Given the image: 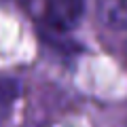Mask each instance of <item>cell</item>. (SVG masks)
Segmentation results:
<instances>
[{"instance_id": "obj_1", "label": "cell", "mask_w": 127, "mask_h": 127, "mask_svg": "<svg viewBox=\"0 0 127 127\" xmlns=\"http://www.w3.org/2000/svg\"><path fill=\"white\" fill-rule=\"evenodd\" d=\"M85 0H45V19L55 30H70L78 23Z\"/></svg>"}, {"instance_id": "obj_2", "label": "cell", "mask_w": 127, "mask_h": 127, "mask_svg": "<svg viewBox=\"0 0 127 127\" xmlns=\"http://www.w3.org/2000/svg\"><path fill=\"white\" fill-rule=\"evenodd\" d=\"M97 17L112 30H127V0H97Z\"/></svg>"}, {"instance_id": "obj_3", "label": "cell", "mask_w": 127, "mask_h": 127, "mask_svg": "<svg viewBox=\"0 0 127 127\" xmlns=\"http://www.w3.org/2000/svg\"><path fill=\"white\" fill-rule=\"evenodd\" d=\"M15 97H17V85L13 81H2L0 78V123L9 117Z\"/></svg>"}]
</instances>
